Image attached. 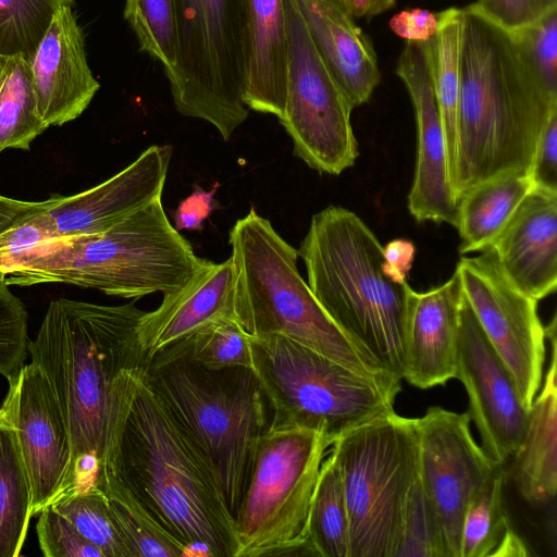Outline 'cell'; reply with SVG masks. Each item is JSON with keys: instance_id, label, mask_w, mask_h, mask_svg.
Returning a JSON list of instances; mask_svg holds the SVG:
<instances>
[{"instance_id": "cell-1", "label": "cell", "mask_w": 557, "mask_h": 557, "mask_svg": "<svg viewBox=\"0 0 557 557\" xmlns=\"http://www.w3.org/2000/svg\"><path fill=\"white\" fill-rule=\"evenodd\" d=\"M148 369L116 380L98 473L122 480L189 556L236 557L235 517L219 476L153 389Z\"/></svg>"}, {"instance_id": "cell-2", "label": "cell", "mask_w": 557, "mask_h": 557, "mask_svg": "<svg viewBox=\"0 0 557 557\" xmlns=\"http://www.w3.org/2000/svg\"><path fill=\"white\" fill-rule=\"evenodd\" d=\"M557 108L509 32L471 3L461 8L459 90L450 183L459 197L508 172H529L541 132Z\"/></svg>"}, {"instance_id": "cell-3", "label": "cell", "mask_w": 557, "mask_h": 557, "mask_svg": "<svg viewBox=\"0 0 557 557\" xmlns=\"http://www.w3.org/2000/svg\"><path fill=\"white\" fill-rule=\"evenodd\" d=\"M144 313L134 301L60 298L29 339L32 362L49 380L70 432L74 467L89 457L101 462L116 380L125 370L150 366L137 336Z\"/></svg>"}, {"instance_id": "cell-4", "label": "cell", "mask_w": 557, "mask_h": 557, "mask_svg": "<svg viewBox=\"0 0 557 557\" xmlns=\"http://www.w3.org/2000/svg\"><path fill=\"white\" fill-rule=\"evenodd\" d=\"M382 247L356 213L329 206L311 218L297 252L332 321L368 359L401 381L410 286L384 274Z\"/></svg>"}, {"instance_id": "cell-5", "label": "cell", "mask_w": 557, "mask_h": 557, "mask_svg": "<svg viewBox=\"0 0 557 557\" xmlns=\"http://www.w3.org/2000/svg\"><path fill=\"white\" fill-rule=\"evenodd\" d=\"M203 260L170 223L160 198L104 232L41 242L4 284L64 283L136 300L178 288Z\"/></svg>"}, {"instance_id": "cell-6", "label": "cell", "mask_w": 557, "mask_h": 557, "mask_svg": "<svg viewBox=\"0 0 557 557\" xmlns=\"http://www.w3.org/2000/svg\"><path fill=\"white\" fill-rule=\"evenodd\" d=\"M228 243L236 320L249 335H283L359 373L391 376L332 321L298 272L297 250L255 208L235 222Z\"/></svg>"}, {"instance_id": "cell-7", "label": "cell", "mask_w": 557, "mask_h": 557, "mask_svg": "<svg viewBox=\"0 0 557 557\" xmlns=\"http://www.w3.org/2000/svg\"><path fill=\"white\" fill-rule=\"evenodd\" d=\"M148 375L156 393L210 460L235 517L270 421L255 371L207 369L172 357L153 358Z\"/></svg>"}, {"instance_id": "cell-8", "label": "cell", "mask_w": 557, "mask_h": 557, "mask_svg": "<svg viewBox=\"0 0 557 557\" xmlns=\"http://www.w3.org/2000/svg\"><path fill=\"white\" fill-rule=\"evenodd\" d=\"M250 339L269 423L321 429L335 442L394 411L401 381L359 373L283 335Z\"/></svg>"}, {"instance_id": "cell-9", "label": "cell", "mask_w": 557, "mask_h": 557, "mask_svg": "<svg viewBox=\"0 0 557 557\" xmlns=\"http://www.w3.org/2000/svg\"><path fill=\"white\" fill-rule=\"evenodd\" d=\"M333 443L321 429L269 423L235 513L236 557L310 554L311 503Z\"/></svg>"}, {"instance_id": "cell-10", "label": "cell", "mask_w": 557, "mask_h": 557, "mask_svg": "<svg viewBox=\"0 0 557 557\" xmlns=\"http://www.w3.org/2000/svg\"><path fill=\"white\" fill-rule=\"evenodd\" d=\"M349 517L350 557H395L408 493L419 475L417 418L395 411L337 438Z\"/></svg>"}, {"instance_id": "cell-11", "label": "cell", "mask_w": 557, "mask_h": 557, "mask_svg": "<svg viewBox=\"0 0 557 557\" xmlns=\"http://www.w3.org/2000/svg\"><path fill=\"white\" fill-rule=\"evenodd\" d=\"M176 62L166 75L175 109L203 120L224 140L248 116L245 0H174Z\"/></svg>"}, {"instance_id": "cell-12", "label": "cell", "mask_w": 557, "mask_h": 557, "mask_svg": "<svg viewBox=\"0 0 557 557\" xmlns=\"http://www.w3.org/2000/svg\"><path fill=\"white\" fill-rule=\"evenodd\" d=\"M284 2L287 67L278 121L292 138L295 156L320 173L338 175L359 154L350 122L352 107L314 47L297 0Z\"/></svg>"}, {"instance_id": "cell-13", "label": "cell", "mask_w": 557, "mask_h": 557, "mask_svg": "<svg viewBox=\"0 0 557 557\" xmlns=\"http://www.w3.org/2000/svg\"><path fill=\"white\" fill-rule=\"evenodd\" d=\"M481 252L462 257L457 264L462 293L530 410L542 385L545 360L537 300L510 282L491 248Z\"/></svg>"}, {"instance_id": "cell-14", "label": "cell", "mask_w": 557, "mask_h": 557, "mask_svg": "<svg viewBox=\"0 0 557 557\" xmlns=\"http://www.w3.org/2000/svg\"><path fill=\"white\" fill-rule=\"evenodd\" d=\"M13 426L30 487V516L74 486L70 432L46 374L34 362L9 381L0 406Z\"/></svg>"}, {"instance_id": "cell-15", "label": "cell", "mask_w": 557, "mask_h": 557, "mask_svg": "<svg viewBox=\"0 0 557 557\" xmlns=\"http://www.w3.org/2000/svg\"><path fill=\"white\" fill-rule=\"evenodd\" d=\"M468 412L430 407L417 418L419 474L438 512L450 557H460L467 506L494 468L474 441Z\"/></svg>"}, {"instance_id": "cell-16", "label": "cell", "mask_w": 557, "mask_h": 557, "mask_svg": "<svg viewBox=\"0 0 557 557\" xmlns=\"http://www.w3.org/2000/svg\"><path fill=\"white\" fill-rule=\"evenodd\" d=\"M456 379L466 388L467 412L480 433L481 447L493 463L504 466L521 443L529 410L463 293L459 302Z\"/></svg>"}, {"instance_id": "cell-17", "label": "cell", "mask_w": 557, "mask_h": 557, "mask_svg": "<svg viewBox=\"0 0 557 557\" xmlns=\"http://www.w3.org/2000/svg\"><path fill=\"white\" fill-rule=\"evenodd\" d=\"M395 71L410 96L417 124V160L408 195L409 212L419 222L429 220L455 226L457 201L426 44L406 41Z\"/></svg>"}, {"instance_id": "cell-18", "label": "cell", "mask_w": 557, "mask_h": 557, "mask_svg": "<svg viewBox=\"0 0 557 557\" xmlns=\"http://www.w3.org/2000/svg\"><path fill=\"white\" fill-rule=\"evenodd\" d=\"M172 157L170 145H152L122 171L82 193L54 195L40 212L50 238L107 231L162 198Z\"/></svg>"}, {"instance_id": "cell-19", "label": "cell", "mask_w": 557, "mask_h": 557, "mask_svg": "<svg viewBox=\"0 0 557 557\" xmlns=\"http://www.w3.org/2000/svg\"><path fill=\"white\" fill-rule=\"evenodd\" d=\"M29 64L38 110L48 127L78 117L100 88L87 62L83 30L70 5L54 13Z\"/></svg>"}, {"instance_id": "cell-20", "label": "cell", "mask_w": 557, "mask_h": 557, "mask_svg": "<svg viewBox=\"0 0 557 557\" xmlns=\"http://www.w3.org/2000/svg\"><path fill=\"white\" fill-rule=\"evenodd\" d=\"M506 276L537 301L557 287V193L532 187L490 247Z\"/></svg>"}, {"instance_id": "cell-21", "label": "cell", "mask_w": 557, "mask_h": 557, "mask_svg": "<svg viewBox=\"0 0 557 557\" xmlns=\"http://www.w3.org/2000/svg\"><path fill=\"white\" fill-rule=\"evenodd\" d=\"M221 320L237 322L231 257L221 263L205 259L185 284L163 294L160 306L143 314L138 342L150 362L163 349Z\"/></svg>"}, {"instance_id": "cell-22", "label": "cell", "mask_w": 557, "mask_h": 557, "mask_svg": "<svg viewBox=\"0 0 557 557\" xmlns=\"http://www.w3.org/2000/svg\"><path fill=\"white\" fill-rule=\"evenodd\" d=\"M461 282L455 270L426 292L408 289L407 360L404 379L428 389L456 379Z\"/></svg>"}, {"instance_id": "cell-23", "label": "cell", "mask_w": 557, "mask_h": 557, "mask_svg": "<svg viewBox=\"0 0 557 557\" xmlns=\"http://www.w3.org/2000/svg\"><path fill=\"white\" fill-rule=\"evenodd\" d=\"M309 35L354 108L366 103L381 81L370 38L337 0H297Z\"/></svg>"}, {"instance_id": "cell-24", "label": "cell", "mask_w": 557, "mask_h": 557, "mask_svg": "<svg viewBox=\"0 0 557 557\" xmlns=\"http://www.w3.org/2000/svg\"><path fill=\"white\" fill-rule=\"evenodd\" d=\"M286 67L284 0H245L246 107L278 117L285 102Z\"/></svg>"}, {"instance_id": "cell-25", "label": "cell", "mask_w": 557, "mask_h": 557, "mask_svg": "<svg viewBox=\"0 0 557 557\" xmlns=\"http://www.w3.org/2000/svg\"><path fill=\"white\" fill-rule=\"evenodd\" d=\"M544 329L545 337L550 341V363L541 393L529 410L521 443L512 456L516 486L529 503L547 502L557 490L556 318Z\"/></svg>"}, {"instance_id": "cell-26", "label": "cell", "mask_w": 557, "mask_h": 557, "mask_svg": "<svg viewBox=\"0 0 557 557\" xmlns=\"http://www.w3.org/2000/svg\"><path fill=\"white\" fill-rule=\"evenodd\" d=\"M529 172H508L475 184L457 201L460 253L491 247L511 214L532 189Z\"/></svg>"}, {"instance_id": "cell-27", "label": "cell", "mask_w": 557, "mask_h": 557, "mask_svg": "<svg viewBox=\"0 0 557 557\" xmlns=\"http://www.w3.org/2000/svg\"><path fill=\"white\" fill-rule=\"evenodd\" d=\"M114 528L129 557H186L187 546L162 527L117 476L98 473Z\"/></svg>"}, {"instance_id": "cell-28", "label": "cell", "mask_w": 557, "mask_h": 557, "mask_svg": "<svg viewBox=\"0 0 557 557\" xmlns=\"http://www.w3.org/2000/svg\"><path fill=\"white\" fill-rule=\"evenodd\" d=\"M30 516V487L12 424L0 409V557H16Z\"/></svg>"}, {"instance_id": "cell-29", "label": "cell", "mask_w": 557, "mask_h": 557, "mask_svg": "<svg viewBox=\"0 0 557 557\" xmlns=\"http://www.w3.org/2000/svg\"><path fill=\"white\" fill-rule=\"evenodd\" d=\"M308 546L310 555L350 557L348 509L341 471L331 453L321 466L311 503Z\"/></svg>"}, {"instance_id": "cell-30", "label": "cell", "mask_w": 557, "mask_h": 557, "mask_svg": "<svg viewBox=\"0 0 557 557\" xmlns=\"http://www.w3.org/2000/svg\"><path fill=\"white\" fill-rule=\"evenodd\" d=\"M438 29L428 41L435 92L446 135L448 168L454 160L459 90V47L461 8L438 12Z\"/></svg>"}, {"instance_id": "cell-31", "label": "cell", "mask_w": 557, "mask_h": 557, "mask_svg": "<svg viewBox=\"0 0 557 557\" xmlns=\"http://www.w3.org/2000/svg\"><path fill=\"white\" fill-rule=\"evenodd\" d=\"M47 128L38 110L30 64L22 55L11 57L0 87V152L28 150Z\"/></svg>"}, {"instance_id": "cell-32", "label": "cell", "mask_w": 557, "mask_h": 557, "mask_svg": "<svg viewBox=\"0 0 557 557\" xmlns=\"http://www.w3.org/2000/svg\"><path fill=\"white\" fill-rule=\"evenodd\" d=\"M172 357H182L213 370L233 367L253 370L250 335L234 320L210 323L153 358Z\"/></svg>"}, {"instance_id": "cell-33", "label": "cell", "mask_w": 557, "mask_h": 557, "mask_svg": "<svg viewBox=\"0 0 557 557\" xmlns=\"http://www.w3.org/2000/svg\"><path fill=\"white\" fill-rule=\"evenodd\" d=\"M504 466H496L471 497L462 521L460 557H487L509 527L504 505Z\"/></svg>"}, {"instance_id": "cell-34", "label": "cell", "mask_w": 557, "mask_h": 557, "mask_svg": "<svg viewBox=\"0 0 557 557\" xmlns=\"http://www.w3.org/2000/svg\"><path fill=\"white\" fill-rule=\"evenodd\" d=\"M51 506L66 517L104 557H129L112 522L106 495L97 483L72 487Z\"/></svg>"}, {"instance_id": "cell-35", "label": "cell", "mask_w": 557, "mask_h": 557, "mask_svg": "<svg viewBox=\"0 0 557 557\" xmlns=\"http://www.w3.org/2000/svg\"><path fill=\"white\" fill-rule=\"evenodd\" d=\"M74 0H0V53L28 62L54 13Z\"/></svg>"}, {"instance_id": "cell-36", "label": "cell", "mask_w": 557, "mask_h": 557, "mask_svg": "<svg viewBox=\"0 0 557 557\" xmlns=\"http://www.w3.org/2000/svg\"><path fill=\"white\" fill-rule=\"evenodd\" d=\"M395 557H450L438 512L420 474L405 503Z\"/></svg>"}, {"instance_id": "cell-37", "label": "cell", "mask_w": 557, "mask_h": 557, "mask_svg": "<svg viewBox=\"0 0 557 557\" xmlns=\"http://www.w3.org/2000/svg\"><path fill=\"white\" fill-rule=\"evenodd\" d=\"M124 17L139 49L163 65L164 73L176 62V17L174 0H126Z\"/></svg>"}, {"instance_id": "cell-38", "label": "cell", "mask_w": 557, "mask_h": 557, "mask_svg": "<svg viewBox=\"0 0 557 557\" xmlns=\"http://www.w3.org/2000/svg\"><path fill=\"white\" fill-rule=\"evenodd\" d=\"M510 34L540 85L557 100V8Z\"/></svg>"}, {"instance_id": "cell-39", "label": "cell", "mask_w": 557, "mask_h": 557, "mask_svg": "<svg viewBox=\"0 0 557 557\" xmlns=\"http://www.w3.org/2000/svg\"><path fill=\"white\" fill-rule=\"evenodd\" d=\"M28 314L24 304L0 284V375L11 381L28 354Z\"/></svg>"}, {"instance_id": "cell-40", "label": "cell", "mask_w": 557, "mask_h": 557, "mask_svg": "<svg viewBox=\"0 0 557 557\" xmlns=\"http://www.w3.org/2000/svg\"><path fill=\"white\" fill-rule=\"evenodd\" d=\"M36 530L40 549L46 557H104L51 505L40 511Z\"/></svg>"}, {"instance_id": "cell-41", "label": "cell", "mask_w": 557, "mask_h": 557, "mask_svg": "<svg viewBox=\"0 0 557 557\" xmlns=\"http://www.w3.org/2000/svg\"><path fill=\"white\" fill-rule=\"evenodd\" d=\"M40 212L25 216L0 233V284H4L5 277L22 257L50 238Z\"/></svg>"}, {"instance_id": "cell-42", "label": "cell", "mask_w": 557, "mask_h": 557, "mask_svg": "<svg viewBox=\"0 0 557 557\" xmlns=\"http://www.w3.org/2000/svg\"><path fill=\"white\" fill-rule=\"evenodd\" d=\"M529 175L533 187L557 193V108H555L539 137Z\"/></svg>"}, {"instance_id": "cell-43", "label": "cell", "mask_w": 557, "mask_h": 557, "mask_svg": "<svg viewBox=\"0 0 557 557\" xmlns=\"http://www.w3.org/2000/svg\"><path fill=\"white\" fill-rule=\"evenodd\" d=\"M474 5L509 33L525 26L542 14L540 0H476Z\"/></svg>"}, {"instance_id": "cell-44", "label": "cell", "mask_w": 557, "mask_h": 557, "mask_svg": "<svg viewBox=\"0 0 557 557\" xmlns=\"http://www.w3.org/2000/svg\"><path fill=\"white\" fill-rule=\"evenodd\" d=\"M219 184L215 183L210 191L196 184L193 193L183 199L174 211L173 220L176 231H201L205 220L212 211L220 208L214 195Z\"/></svg>"}, {"instance_id": "cell-45", "label": "cell", "mask_w": 557, "mask_h": 557, "mask_svg": "<svg viewBox=\"0 0 557 557\" xmlns=\"http://www.w3.org/2000/svg\"><path fill=\"white\" fill-rule=\"evenodd\" d=\"M438 13L430 10L413 8L403 10L389 20L391 30L406 41L430 40L438 29Z\"/></svg>"}, {"instance_id": "cell-46", "label": "cell", "mask_w": 557, "mask_h": 557, "mask_svg": "<svg viewBox=\"0 0 557 557\" xmlns=\"http://www.w3.org/2000/svg\"><path fill=\"white\" fill-rule=\"evenodd\" d=\"M416 247L407 239L396 238L382 247V270L397 284H405L414 259Z\"/></svg>"}, {"instance_id": "cell-47", "label": "cell", "mask_w": 557, "mask_h": 557, "mask_svg": "<svg viewBox=\"0 0 557 557\" xmlns=\"http://www.w3.org/2000/svg\"><path fill=\"white\" fill-rule=\"evenodd\" d=\"M50 198L45 201H23L0 195V233L35 212L46 210Z\"/></svg>"}, {"instance_id": "cell-48", "label": "cell", "mask_w": 557, "mask_h": 557, "mask_svg": "<svg viewBox=\"0 0 557 557\" xmlns=\"http://www.w3.org/2000/svg\"><path fill=\"white\" fill-rule=\"evenodd\" d=\"M339 4L356 18H372L387 12L396 5L397 0H337Z\"/></svg>"}, {"instance_id": "cell-49", "label": "cell", "mask_w": 557, "mask_h": 557, "mask_svg": "<svg viewBox=\"0 0 557 557\" xmlns=\"http://www.w3.org/2000/svg\"><path fill=\"white\" fill-rule=\"evenodd\" d=\"M491 556L525 557L530 552L522 539L508 527Z\"/></svg>"}, {"instance_id": "cell-50", "label": "cell", "mask_w": 557, "mask_h": 557, "mask_svg": "<svg viewBox=\"0 0 557 557\" xmlns=\"http://www.w3.org/2000/svg\"><path fill=\"white\" fill-rule=\"evenodd\" d=\"M10 58L11 57L3 55L0 53V87L5 75Z\"/></svg>"}, {"instance_id": "cell-51", "label": "cell", "mask_w": 557, "mask_h": 557, "mask_svg": "<svg viewBox=\"0 0 557 557\" xmlns=\"http://www.w3.org/2000/svg\"><path fill=\"white\" fill-rule=\"evenodd\" d=\"M540 8L542 13L555 9L557 8V0H540Z\"/></svg>"}]
</instances>
